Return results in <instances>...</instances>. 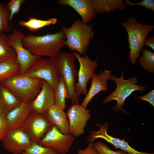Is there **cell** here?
Here are the masks:
<instances>
[{"mask_svg": "<svg viewBox=\"0 0 154 154\" xmlns=\"http://www.w3.org/2000/svg\"><path fill=\"white\" fill-rule=\"evenodd\" d=\"M66 36L60 31L53 34L38 36L32 33L25 35L22 40L23 46L32 54L51 58L60 52L65 45Z\"/></svg>", "mask_w": 154, "mask_h": 154, "instance_id": "cell-1", "label": "cell"}, {"mask_svg": "<svg viewBox=\"0 0 154 154\" xmlns=\"http://www.w3.org/2000/svg\"><path fill=\"white\" fill-rule=\"evenodd\" d=\"M93 25L76 20L69 28L62 27L66 37L65 45L71 51L80 54H84L88 49L90 40L94 37Z\"/></svg>", "mask_w": 154, "mask_h": 154, "instance_id": "cell-2", "label": "cell"}, {"mask_svg": "<svg viewBox=\"0 0 154 154\" xmlns=\"http://www.w3.org/2000/svg\"><path fill=\"white\" fill-rule=\"evenodd\" d=\"M128 36V42L130 49L129 59L133 65L143 49L144 42L149 33L153 29L154 26L141 23L135 17L128 19L122 24Z\"/></svg>", "mask_w": 154, "mask_h": 154, "instance_id": "cell-3", "label": "cell"}, {"mask_svg": "<svg viewBox=\"0 0 154 154\" xmlns=\"http://www.w3.org/2000/svg\"><path fill=\"white\" fill-rule=\"evenodd\" d=\"M44 80L17 74L1 83L22 102H30L40 92Z\"/></svg>", "mask_w": 154, "mask_h": 154, "instance_id": "cell-4", "label": "cell"}, {"mask_svg": "<svg viewBox=\"0 0 154 154\" xmlns=\"http://www.w3.org/2000/svg\"><path fill=\"white\" fill-rule=\"evenodd\" d=\"M50 59L60 76L65 80L68 93V99L71 100L72 104H79L80 99L76 96L74 90L78 74L75 65L76 58L73 53L60 52Z\"/></svg>", "mask_w": 154, "mask_h": 154, "instance_id": "cell-5", "label": "cell"}, {"mask_svg": "<svg viewBox=\"0 0 154 154\" xmlns=\"http://www.w3.org/2000/svg\"><path fill=\"white\" fill-rule=\"evenodd\" d=\"M123 73V71L119 78H117L114 75H112L110 80L116 83V88L113 92L103 101L104 104L113 100L116 101L117 102L116 105L111 108L112 110L115 112L119 110L125 112L123 106L125 99L133 92L139 91L142 92L147 88L141 84H137L138 79L135 76L132 77L127 80H125Z\"/></svg>", "mask_w": 154, "mask_h": 154, "instance_id": "cell-6", "label": "cell"}, {"mask_svg": "<svg viewBox=\"0 0 154 154\" xmlns=\"http://www.w3.org/2000/svg\"><path fill=\"white\" fill-rule=\"evenodd\" d=\"M22 75L42 79L53 88H56L60 80V75L54 64L50 58L38 59Z\"/></svg>", "mask_w": 154, "mask_h": 154, "instance_id": "cell-7", "label": "cell"}, {"mask_svg": "<svg viewBox=\"0 0 154 154\" xmlns=\"http://www.w3.org/2000/svg\"><path fill=\"white\" fill-rule=\"evenodd\" d=\"M25 35L24 33L14 28L13 32L8 36V44L13 48L16 54L20 67L18 74H24L39 58L41 57L31 53L22 44V40Z\"/></svg>", "mask_w": 154, "mask_h": 154, "instance_id": "cell-8", "label": "cell"}, {"mask_svg": "<svg viewBox=\"0 0 154 154\" xmlns=\"http://www.w3.org/2000/svg\"><path fill=\"white\" fill-rule=\"evenodd\" d=\"M72 53L80 65L77 74L78 82L75 84L74 90L76 96L80 98L81 95H86L87 83L95 74L98 64L96 60H92L87 54H85L83 57L76 51Z\"/></svg>", "mask_w": 154, "mask_h": 154, "instance_id": "cell-9", "label": "cell"}, {"mask_svg": "<svg viewBox=\"0 0 154 154\" xmlns=\"http://www.w3.org/2000/svg\"><path fill=\"white\" fill-rule=\"evenodd\" d=\"M75 137L61 133L54 125L39 142L40 145L52 148L60 154H66L73 144Z\"/></svg>", "mask_w": 154, "mask_h": 154, "instance_id": "cell-10", "label": "cell"}, {"mask_svg": "<svg viewBox=\"0 0 154 154\" xmlns=\"http://www.w3.org/2000/svg\"><path fill=\"white\" fill-rule=\"evenodd\" d=\"M52 126L44 115L32 111L20 128L29 136L33 142L38 143Z\"/></svg>", "mask_w": 154, "mask_h": 154, "instance_id": "cell-11", "label": "cell"}, {"mask_svg": "<svg viewBox=\"0 0 154 154\" xmlns=\"http://www.w3.org/2000/svg\"><path fill=\"white\" fill-rule=\"evenodd\" d=\"M68 119L70 133L75 137L83 135L91 117L90 110L79 104H72L66 113Z\"/></svg>", "mask_w": 154, "mask_h": 154, "instance_id": "cell-12", "label": "cell"}, {"mask_svg": "<svg viewBox=\"0 0 154 154\" xmlns=\"http://www.w3.org/2000/svg\"><path fill=\"white\" fill-rule=\"evenodd\" d=\"M96 125L100 127V129L98 131L93 130L91 131L87 139V142H93L96 139L101 138L112 144L116 149H119L129 154H154V153L139 151L131 147L128 142L125 141L124 139L121 140L108 135L107 131L109 124L108 122L101 124L96 123Z\"/></svg>", "mask_w": 154, "mask_h": 154, "instance_id": "cell-13", "label": "cell"}, {"mask_svg": "<svg viewBox=\"0 0 154 154\" xmlns=\"http://www.w3.org/2000/svg\"><path fill=\"white\" fill-rule=\"evenodd\" d=\"M2 142L4 149L12 154H22L33 143L29 136L21 128L10 130Z\"/></svg>", "mask_w": 154, "mask_h": 154, "instance_id": "cell-14", "label": "cell"}, {"mask_svg": "<svg viewBox=\"0 0 154 154\" xmlns=\"http://www.w3.org/2000/svg\"><path fill=\"white\" fill-rule=\"evenodd\" d=\"M30 103L32 111L44 115L49 108L54 104V89L44 80L40 92Z\"/></svg>", "mask_w": 154, "mask_h": 154, "instance_id": "cell-15", "label": "cell"}, {"mask_svg": "<svg viewBox=\"0 0 154 154\" xmlns=\"http://www.w3.org/2000/svg\"><path fill=\"white\" fill-rule=\"evenodd\" d=\"M112 73V70L105 69L98 74H95L91 79V86L81 103L82 106L87 108L88 104L95 95L101 91L105 92L108 90L107 81L110 79Z\"/></svg>", "mask_w": 154, "mask_h": 154, "instance_id": "cell-16", "label": "cell"}, {"mask_svg": "<svg viewBox=\"0 0 154 154\" xmlns=\"http://www.w3.org/2000/svg\"><path fill=\"white\" fill-rule=\"evenodd\" d=\"M30 102H22L5 115L10 130L21 127L32 112Z\"/></svg>", "mask_w": 154, "mask_h": 154, "instance_id": "cell-17", "label": "cell"}, {"mask_svg": "<svg viewBox=\"0 0 154 154\" xmlns=\"http://www.w3.org/2000/svg\"><path fill=\"white\" fill-rule=\"evenodd\" d=\"M64 110L54 104L49 108L44 115L50 123L56 126L61 133L70 134L69 120Z\"/></svg>", "mask_w": 154, "mask_h": 154, "instance_id": "cell-18", "label": "cell"}, {"mask_svg": "<svg viewBox=\"0 0 154 154\" xmlns=\"http://www.w3.org/2000/svg\"><path fill=\"white\" fill-rule=\"evenodd\" d=\"M59 5H68L72 7L80 16L82 21L89 23L96 16L92 7L90 0H59Z\"/></svg>", "mask_w": 154, "mask_h": 154, "instance_id": "cell-19", "label": "cell"}, {"mask_svg": "<svg viewBox=\"0 0 154 154\" xmlns=\"http://www.w3.org/2000/svg\"><path fill=\"white\" fill-rule=\"evenodd\" d=\"M90 1L96 14L121 10L126 8L125 2L122 0H90Z\"/></svg>", "mask_w": 154, "mask_h": 154, "instance_id": "cell-20", "label": "cell"}, {"mask_svg": "<svg viewBox=\"0 0 154 154\" xmlns=\"http://www.w3.org/2000/svg\"><path fill=\"white\" fill-rule=\"evenodd\" d=\"M22 102L8 88L0 83V107L3 113L6 115Z\"/></svg>", "mask_w": 154, "mask_h": 154, "instance_id": "cell-21", "label": "cell"}, {"mask_svg": "<svg viewBox=\"0 0 154 154\" xmlns=\"http://www.w3.org/2000/svg\"><path fill=\"white\" fill-rule=\"evenodd\" d=\"M20 67L17 56L0 62V83L19 74Z\"/></svg>", "mask_w": 154, "mask_h": 154, "instance_id": "cell-22", "label": "cell"}, {"mask_svg": "<svg viewBox=\"0 0 154 154\" xmlns=\"http://www.w3.org/2000/svg\"><path fill=\"white\" fill-rule=\"evenodd\" d=\"M68 93L67 86L64 78L60 76L59 82L54 90V104L64 110L66 108V98Z\"/></svg>", "mask_w": 154, "mask_h": 154, "instance_id": "cell-23", "label": "cell"}, {"mask_svg": "<svg viewBox=\"0 0 154 154\" xmlns=\"http://www.w3.org/2000/svg\"><path fill=\"white\" fill-rule=\"evenodd\" d=\"M57 21L56 19L50 18L47 20H42L30 17L28 20L26 21L21 20L19 24L22 27H25L32 32H35L38 29L46 26L56 24Z\"/></svg>", "mask_w": 154, "mask_h": 154, "instance_id": "cell-24", "label": "cell"}, {"mask_svg": "<svg viewBox=\"0 0 154 154\" xmlns=\"http://www.w3.org/2000/svg\"><path fill=\"white\" fill-rule=\"evenodd\" d=\"M14 49L8 44V36L4 33H0V62L16 56Z\"/></svg>", "mask_w": 154, "mask_h": 154, "instance_id": "cell-25", "label": "cell"}, {"mask_svg": "<svg viewBox=\"0 0 154 154\" xmlns=\"http://www.w3.org/2000/svg\"><path fill=\"white\" fill-rule=\"evenodd\" d=\"M142 51V55L139 59L140 65L144 70L153 73L154 72V53L147 49Z\"/></svg>", "mask_w": 154, "mask_h": 154, "instance_id": "cell-26", "label": "cell"}, {"mask_svg": "<svg viewBox=\"0 0 154 154\" xmlns=\"http://www.w3.org/2000/svg\"><path fill=\"white\" fill-rule=\"evenodd\" d=\"M9 11L0 2V33H7L11 31L9 23Z\"/></svg>", "mask_w": 154, "mask_h": 154, "instance_id": "cell-27", "label": "cell"}, {"mask_svg": "<svg viewBox=\"0 0 154 154\" xmlns=\"http://www.w3.org/2000/svg\"><path fill=\"white\" fill-rule=\"evenodd\" d=\"M22 154H60L53 149L44 147L38 143L33 142Z\"/></svg>", "mask_w": 154, "mask_h": 154, "instance_id": "cell-28", "label": "cell"}, {"mask_svg": "<svg viewBox=\"0 0 154 154\" xmlns=\"http://www.w3.org/2000/svg\"><path fill=\"white\" fill-rule=\"evenodd\" d=\"M93 146L98 154H129L121 150L114 151L104 143L98 141L92 142Z\"/></svg>", "mask_w": 154, "mask_h": 154, "instance_id": "cell-29", "label": "cell"}, {"mask_svg": "<svg viewBox=\"0 0 154 154\" xmlns=\"http://www.w3.org/2000/svg\"><path fill=\"white\" fill-rule=\"evenodd\" d=\"M26 1L25 0H11L5 6L10 12L9 21L11 22L14 15L19 13L21 5Z\"/></svg>", "mask_w": 154, "mask_h": 154, "instance_id": "cell-30", "label": "cell"}, {"mask_svg": "<svg viewBox=\"0 0 154 154\" xmlns=\"http://www.w3.org/2000/svg\"><path fill=\"white\" fill-rule=\"evenodd\" d=\"M10 131L5 114L3 112L0 115V143Z\"/></svg>", "mask_w": 154, "mask_h": 154, "instance_id": "cell-31", "label": "cell"}, {"mask_svg": "<svg viewBox=\"0 0 154 154\" xmlns=\"http://www.w3.org/2000/svg\"><path fill=\"white\" fill-rule=\"evenodd\" d=\"M124 2L129 7H131L135 5H139L154 11V0H143L139 2L136 3H133L128 0H125Z\"/></svg>", "mask_w": 154, "mask_h": 154, "instance_id": "cell-32", "label": "cell"}, {"mask_svg": "<svg viewBox=\"0 0 154 154\" xmlns=\"http://www.w3.org/2000/svg\"><path fill=\"white\" fill-rule=\"evenodd\" d=\"M135 98L139 99V100L146 101L154 107V90L144 96L136 97Z\"/></svg>", "mask_w": 154, "mask_h": 154, "instance_id": "cell-33", "label": "cell"}, {"mask_svg": "<svg viewBox=\"0 0 154 154\" xmlns=\"http://www.w3.org/2000/svg\"><path fill=\"white\" fill-rule=\"evenodd\" d=\"M93 142L89 143L84 149L79 150L78 154H98L93 146Z\"/></svg>", "mask_w": 154, "mask_h": 154, "instance_id": "cell-34", "label": "cell"}, {"mask_svg": "<svg viewBox=\"0 0 154 154\" xmlns=\"http://www.w3.org/2000/svg\"><path fill=\"white\" fill-rule=\"evenodd\" d=\"M144 45L151 48L154 50V36L146 38L144 42Z\"/></svg>", "mask_w": 154, "mask_h": 154, "instance_id": "cell-35", "label": "cell"}, {"mask_svg": "<svg viewBox=\"0 0 154 154\" xmlns=\"http://www.w3.org/2000/svg\"><path fill=\"white\" fill-rule=\"evenodd\" d=\"M2 113H3L2 111L1 107H0V115Z\"/></svg>", "mask_w": 154, "mask_h": 154, "instance_id": "cell-36", "label": "cell"}]
</instances>
